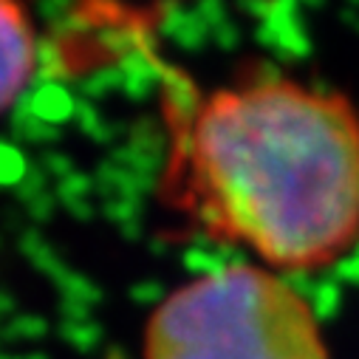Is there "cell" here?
I'll return each instance as SVG.
<instances>
[{"label": "cell", "mask_w": 359, "mask_h": 359, "mask_svg": "<svg viewBox=\"0 0 359 359\" xmlns=\"http://www.w3.org/2000/svg\"><path fill=\"white\" fill-rule=\"evenodd\" d=\"M161 201L196 235L272 272H317L359 243V111L292 76H249L172 114Z\"/></svg>", "instance_id": "1"}, {"label": "cell", "mask_w": 359, "mask_h": 359, "mask_svg": "<svg viewBox=\"0 0 359 359\" xmlns=\"http://www.w3.org/2000/svg\"><path fill=\"white\" fill-rule=\"evenodd\" d=\"M37 74V34L20 0H0V116L12 111Z\"/></svg>", "instance_id": "3"}, {"label": "cell", "mask_w": 359, "mask_h": 359, "mask_svg": "<svg viewBox=\"0 0 359 359\" xmlns=\"http://www.w3.org/2000/svg\"><path fill=\"white\" fill-rule=\"evenodd\" d=\"M142 359H331V351L294 283L257 263H229L187 280L150 311Z\"/></svg>", "instance_id": "2"}]
</instances>
